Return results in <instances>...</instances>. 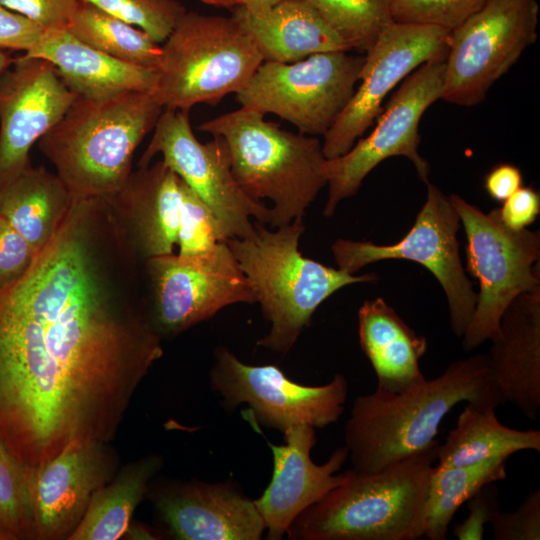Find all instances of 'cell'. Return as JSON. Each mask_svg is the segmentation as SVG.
I'll list each match as a JSON object with an SVG mask.
<instances>
[{
    "instance_id": "6da1fadb",
    "label": "cell",
    "mask_w": 540,
    "mask_h": 540,
    "mask_svg": "<svg viewBox=\"0 0 540 540\" xmlns=\"http://www.w3.org/2000/svg\"><path fill=\"white\" fill-rule=\"evenodd\" d=\"M137 248L106 196L64 222L0 292V441L29 473L93 421L162 353Z\"/></svg>"
},
{
    "instance_id": "7a4b0ae2",
    "label": "cell",
    "mask_w": 540,
    "mask_h": 540,
    "mask_svg": "<svg viewBox=\"0 0 540 540\" xmlns=\"http://www.w3.org/2000/svg\"><path fill=\"white\" fill-rule=\"evenodd\" d=\"M461 402L481 409L503 403L487 353L453 361L441 375L403 392L375 389L356 397L344 428L351 469L376 472L426 449Z\"/></svg>"
},
{
    "instance_id": "3957f363",
    "label": "cell",
    "mask_w": 540,
    "mask_h": 540,
    "mask_svg": "<svg viewBox=\"0 0 540 540\" xmlns=\"http://www.w3.org/2000/svg\"><path fill=\"white\" fill-rule=\"evenodd\" d=\"M440 442L379 471L348 470L344 482L303 511L290 540H417Z\"/></svg>"
},
{
    "instance_id": "277c9868",
    "label": "cell",
    "mask_w": 540,
    "mask_h": 540,
    "mask_svg": "<svg viewBox=\"0 0 540 540\" xmlns=\"http://www.w3.org/2000/svg\"><path fill=\"white\" fill-rule=\"evenodd\" d=\"M162 111L145 92L102 100L76 96L39 148L73 198L109 196L132 172L134 152Z\"/></svg>"
},
{
    "instance_id": "5b68a950",
    "label": "cell",
    "mask_w": 540,
    "mask_h": 540,
    "mask_svg": "<svg viewBox=\"0 0 540 540\" xmlns=\"http://www.w3.org/2000/svg\"><path fill=\"white\" fill-rule=\"evenodd\" d=\"M303 218L269 230L255 221L250 234L225 242L248 279L269 332L257 345L286 355L310 325L317 308L339 289L373 282L377 275L350 274L307 258L299 251Z\"/></svg>"
},
{
    "instance_id": "8992f818",
    "label": "cell",
    "mask_w": 540,
    "mask_h": 540,
    "mask_svg": "<svg viewBox=\"0 0 540 540\" xmlns=\"http://www.w3.org/2000/svg\"><path fill=\"white\" fill-rule=\"evenodd\" d=\"M199 129L225 140L232 173L250 198L272 201V228L303 218L327 185V159L314 136L283 130L244 107L203 122Z\"/></svg>"
},
{
    "instance_id": "52a82bcc",
    "label": "cell",
    "mask_w": 540,
    "mask_h": 540,
    "mask_svg": "<svg viewBox=\"0 0 540 540\" xmlns=\"http://www.w3.org/2000/svg\"><path fill=\"white\" fill-rule=\"evenodd\" d=\"M161 45L151 95L163 109L215 105L246 87L263 58L233 17L187 12Z\"/></svg>"
},
{
    "instance_id": "ba28073f",
    "label": "cell",
    "mask_w": 540,
    "mask_h": 540,
    "mask_svg": "<svg viewBox=\"0 0 540 540\" xmlns=\"http://www.w3.org/2000/svg\"><path fill=\"white\" fill-rule=\"evenodd\" d=\"M449 199L466 235V271L479 283L475 310L461 337L463 349L471 351L497 333L515 298L540 288V232L509 229L498 208L487 214L457 194Z\"/></svg>"
},
{
    "instance_id": "9c48e42d",
    "label": "cell",
    "mask_w": 540,
    "mask_h": 540,
    "mask_svg": "<svg viewBox=\"0 0 540 540\" xmlns=\"http://www.w3.org/2000/svg\"><path fill=\"white\" fill-rule=\"evenodd\" d=\"M363 62L364 56L348 51L293 63L263 61L236 99L241 107L279 116L299 133L324 135L352 97Z\"/></svg>"
},
{
    "instance_id": "30bf717a",
    "label": "cell",
    "mask_w": 540,
    "mask_h": 540,
    "mask_svg": "<svg viewBox=\"0 0 540 540\" xmlns=\"http://www.w3.org/2000/svg\"><path fill=\"white\" fill-rule=\"evenodd\" d=\"M427 198L409 232L397 243L377 245L371 241L337 239L331 246L337 268L355 274L381 260L406 259L429 270L443 288L450 326L461 338L473 316L477 293L460 257L457 233L460 217L446 196L429 181Z\"/></svg>"
},
{
    "instance_id": "8fae6325",
    "label": "cell",
    "mask_w": 540,
    "mask_h": 540,
    "mask_svg": "<svg viewBox=\"0 0 540 540\" xmlns=\"http://www.w3.org/2000/svg\"><path fill=\"white\" fill-rule=\"evenodd\" d=\"M537 0H490L449 33L442 100L474 106L537 39Z\"/></svg>"
},
{
    "instance_id": "7c38bea8",
    "label": "cell",
    "mask_w": 540,
    "mask_h": 540,
    "mask_svg": "<svg viewBox=\"0 0 540 540\" xmlns=\"http://www.w3.org/2000/svg\"><path fill=\"white\" fill-rule=\"evenodd\" d=\"M446 56L429 60L407 77L376 118V126L345 154L327 159L328 199L323 215L331 217L338 204L354 196L364 178L382 161L404 156L428 182L429 164L419 154V123L427 108L441 98Z\"/></svg>"
},
{
    "instance_id": "4fadbf2b",
    "label": "cell",
    "mask_w": 540,
    "mask_h": 540,
    "mask_svg": "<svg viewBox=\"0 0 540 540\" xmlns=\"http://www.w3.org/2000/svg\"><path fill=\"white\" fill-rule=\"evenodd\" d=\"M209 379L225 408L247 404L256 424L282 433L300 424L324 428L336 423L348 395L342 374L324 385H303L275 365L246 364L224 346L214 350Z\"/></svg>"
},
{
    "instance_id": "5bb4252c",
    "label": "cell",
    "mask_w": 540,
    "mask_h": 540,
    "mask_svg": "<svg viewBox=\"0 0 540 540\" xmlns=\"http://www.w3.org/2000/svg\"><path fill=\"white\" fill-rule=\"evenodd\" d=\"M152 138L138 162L149 165L156 154L210 207L224 241L251 233L253 219L270 222V208L250 198L237 183L225 140L215 136L201 143L194 135L189 111L163 109Z\"/></svg>"
},
{
    "instance_id": "9a60e30c",
    "label": "cell",
    "mask_w": 540,
    "mask_h": 540,
    "mask_svg": "<svg viewBox=\"0 0 540 540\" xmlns=\"http://www.w3.org/2000/svg\"><path fill=\"white\" fill-rule=\"evenodd\" d=\"M156 331L176 335L237 303H256L227 243L196 256L167 254L144 261Z\"/></svg>"
},
{
    "instance_id": "2e32d148",
    "label": "cell",
    "mask_w": 540,
    "mask_h": 540,
    "mask_svg": "<svg viewBox=\"0 0 540 540\" xmlns=\"http://www.w3.org/2000/svg\"><path fill=\"white\" fill-rule=\"evenodd\" d=\"M449 31L409 23L389 24L366 52L360 84L333 125L323 135L326 159L345 154L382 112L386 95L423 63L446 56Z\"/></svg>"
},
{
    "instance_id": "e0dca14e",
    "label": "cell",
    "mask_w": 540,
    "mask_h": 540,
    "mask_svg": "<svg viewBox=\"0 0 540 540\" xmlns=\"http://www.w3.org/2000/svg\"><path fill=\"white\" fill-rule=\"evenodd\" d=\"M76 98L54 65L24 55L0 76V188L31 165L29 152Z\"/></svg>"
},
{
    "instance_id": "ac0fdd59",
    "label": "cell",
    "mask_w": 540,
    "mask_h": 540,
    "mask_svg": "<svg viewBox=\"0 0 540 540\" xmlns=\"http://www.w3.org/2000/svg\"><path fill=\"white\" fill-rule=\"evenodd\" d=\"M283 435L284 444L268 443L273 456L272 477L263 493L254 500L268 540H280L303 511L348 476V470L339 473L348 459L345 445L336 448L326 462L316 464L311 458L316 444L315 427L295 425Z\"/></svg>"
},
{
    "instance_id": "d6986e66",
    "label": "cell",
    "mask_w": 540,
    "mask_h": 540,
    "mask_svg": "<svg viewBox=\"0 0 540 540\" xmlns=\"http://www.w3.org/2000/svg\"><path fill=\"white\" fill-rule=\"evenodd\" d=\"M156 510L180 540H259L266 531L254 503L231 481H194L155 494Z\"/></svg>"
},
{
    "instance_id": "ffe728a7",
    "label": "cell",
    "mask_w": 540,
    "mask_h": 540,
    "mask_svg": "<svg viewBox=\"0 0 540 540\" xmlns=\"http://www.w3.org/2000/svg\"><path fill=\"white\" fill-rule=\"evenodd\" d=\"M100 457L92 440L74 439L26 475L36 530L60 536L82 518L100 484Z\"/></svg>"
},
{
    "instance_id": "44dd1931",
    "label": "cell",
    "mask_w": 540,
    "mask_h": 540,
    "mask_svg": "<svg viewBox=\"0 0 540 540\" xmlns=\"http://www.w3.org/2000/svg\"><path fill=\"white\" fill-rule=\"evenodd\" d=\"M487 353L502 402L536 420L540 409V288L504 311Z\"/></svg>"
},
{
    "instance_id": "7402d4cb",
    "label": "cell",
    "mask_w": 540,
    "mask_h": 540,
    "mask_svg": "<svg viewBox=\"0 0 540 540\" xmlns=\"http://www.w3.org/2000/svg\"><path fill=\"white\" fill-rule=\"evenodd\" d=\"M182 179L161 159L132 171L107 196L143 261L174 253Z\"/></svg>"
},
{
    "instance_id": "603a6c76",
    "label": "cell",
    "mask_w": 540,
    "mask_h": 540,
    "mask_svg": "<svg viewBox=\"0 0 540 540\" xmlns=\"http://www.w3.org/2000/svg\"><path fill=\"white\" fill-rule=\"evenodd\" d=\"M26 57L43 58L56 68L65 85L78 97L102 100L127 92L152 93L157 70L106 55L67 29L45 30Z\"/></svg>"
},
{
    "instance_id": "cb8c5ba5",
    "label": "cell",
    "mask_w": 540,
    "mask_h": 540,
    "mask_svg": "<svg viewBox=\"0 0 540 540\" xmlns=\"http://www.w3.org/2000/svg\"><path fill=\"white\" fill-rule=\"evenodd\" d=\"M360 346L377 377V388L399 393L425 380L419 366L427 340L418 335L383 298L358 310Z\"/></svg>"
},
{
    "instance_id": "d4e9b609",
    "label": "cell",
    "mask_w": 540,
    "mask_h": 540,
    "mask_svg": "<svg viewBox=\"0 0 540 540\" xmlns=\"http://www.w3.org/2000/svg\"><path fill=\"white\" fill-rule=\"evenodd\" d=\"M232 17L250 35L263 61L293 63L351 47L303 0H282L264 17L236 6Z\"/></svg>"
},
{
    "instance_id": "484cf974",
    "label": "cell",
    "mask_w": 540,
    "mask_h": 540,
    "mask_svg": "<svg viewBox=\"0 0 540 540\" xmlns=\"http://www.w3.org/2000/svg\"><path fill=\"white\" fill-rule=\"evenodd\" d=\"M73 200L56 173L30 165L0 188V217L38 252L62 225Z\"/></svg>"
},
{
    "instance_id": "4316f807",
    "label": "cell",
    "mask_w": 540,
    "mask_h": 540,
    "mask_svg": "<svg viewBox=\"0 0 540 540\" xmlns=\"http://www.w3.org/2000/svg\"><path fill=\"white\" fill-rule=\"evenodd\" d=\"M532 450L540 452L539 430H518L502 424L495 409H481L467 403L454 429L443 444L437 459L439 466H465L496 457Z\"/></svg>"
},
{
    "instance_id": "83f0119b",
    "label": "cell",
    "mask_w": 540,
    "mask_h": 540,
    "mask_svg": "<svg viewBox=\"0 0 540 540\" xmlns=\"http://www.w3.org/2000/svg\"><path fill=\"white\" fill-rule=\"evenodd\" d=\"M160 465V458H146L122 473L109 486L95 491L69 539L115 540L123 536L149 480Z\"/></svg>"
},
{
    "instance_id": "f1b7e54d",
    "label": "cell",
    "mask_w": 540,
    "mask_h": 540,
    "mask_svg": "<svg viewBox=\"0 0 540 540\" xmlns=\"http://www.w3.org/2000/svg\"><path fill=\"white\" fill-rule=\"evenodd\" d=\"M508 459L496 457L465 466L434 465L425 508L424 537L445 540L458 508L484 485L507 477Z\"/></svg>"
},
{
    "instance_id": "f546056e",
    "label": "cell",
    "mask_w": 540,
    "mask_h": 540,
    "mask_svg": "<svg viewBox=\"0 0 540 540\" xmlns=\"http://www.w3.org/2000/svg\"><path fill=\"white\" fill-rule=\"evenodd\" d=\"M66 29L83 43L106 55L157 70L161 45L138 27L92 4L78 1Z\"/></svg>"
},
{
    "instance_id": "4dcf8cb0",
    "label": "cell",
    "mask_w": 540,
    "mask_h": 540,
    "mask_svg": "<svg viewBox=\"0 0 540 540\" xmlns=\"http://www.w3.org/2000/svg\"><path fill=\"white\" fill-rule=\"evenodd\" d=\"M351 47L367 52L391 24L393 0H303Z\"/></svg>"
},
{
    "instance_id": "1f68e13d",
    "label": "cell",
    "mask_w": 540,
    "mask_h": 540,
    "mask_svg": "<svg viewBox=\"0 0 540 540\" xmlns=\"http://www.w3.org/2000/svg\"><path fill=\"white\" fill-rule=\"evenodd\" d=\"M99 9L143 30L162 43L186 13L177 0H77Z\"/></svg>"
},
{
    "instance_id": "d6a6232c",
    "label": "cell",
    "mask_w": 540,
    "mask_h": 540,
    "mask_svg": "<svg viewBox=\"0 0 540 540\" xmlns=\"http://www.w3.org/2000/svg\"><path fill=\"white\" fill-rule=\"evenodd\" d=\"M224 238L210 207L182 181L177 244L179 255L196 256L212 251Z\"/></svg>"
},
{
    "instance_id": "836d02e7",
    "label": "cell",
    "mask_w": 540,
    "mask_h": 540,
    "mask_svg": "<svg viewBox=\"0 0 540 540\" xmlns=\"http://www.w3.org/2000/svg\"><path fill=\"white\" fill-rule=\"evenodd\" d=\"M33 524L25 474L0 441V526L17 538Z\"/></svg>"
},
{
    "instance_id": "e575fe53",
    "label": "cell",
    "mask_w": 540,
    "mask_h": 540,
    "mask_svg": "<svg viewBox=\"0 0 540 540\" xmlns=\"http://www.w3.org/2000/svg\"><path fill=\"white\" fill-rule=\"evenodd\" d=\"M490 0H393L391 18L396 23L431 25L451 32Z\"/></svg>"
},
{
    "instance_id": "d590c367",
    "label": "cell",
    "mask_w": 540,
    "mask_h": 540,
    "mask_svg": "<svg viewBox=\"0 0 540 540\" xmlns=\"http://www.w3.org/2000/svg\"><path fill=\"white\" fill-rule=\"evenodd\" d=\"M491 525L495 540H539L540 489L529 492L514 511H500Z\"/></svg>"
},
{
    "instance_id": "8d00e7d4",
    "label": "cell",
    "mask_w": 540,
    "mask_h": 540,
    "mask_svg": "<svg viewBox=\"0 0 540 540\" xmlns=\"http://www.w3.org/2000/svg\"><path fill=\"white\" fill-rule=\"evenodd\" d=\"M37 253L23 236L0 217V292L23 277Z\"/></svg>"
},
{
    "instance_id": "74e56055",
    "label": "cell",
    "mask_w": 540,
    "mask_h": 540,
    "mask_svg": "<svg viewBox=\"0 0 540 540\" xmlns=\"http://www.w3.org/2000/svg\"><path fill=\"white\" fill-rule=\"evenodd\" d=\"M468 516L453 527L458 540H482L485 526L500 512L499 490L494 483L481 487L467 501Z\"/></svg>"
},
{
    "instance_id": "f35d334b",
    "label": "cell",
    "mask_w": 540,
    "mask_h": 540,
    "mask_svg": "<svg viewBox=\"0 0 540 540\" xmlns=\"http://www.w3.org/2000/svg\"><path fill=\"white\" fill-rule=\"evenodd\" d=\"M4 7L38 24L44 30L66 29L77 0H0Z\"/></svg>"
},
{
    "instance_id": "ab89813d",
    "label": "cell",
    "mask_w": 540,
    "mask_h": 540,
    "mask_svg": "<svg viewBox=\"0 0 540 540\" xmlns=\"http://www.w3.org/2000/svg\"><path fill=\"white\" fill-rule=\"evenodd\" d=\"M45 30L27 17L0 4V49L32 50Z\"/></svg>"
},
{
    "instance_id": "60d3db41",
    "label": "cell",
    "mask_w": 540,
    "mask_h": 540,
    "mask_svg": "<svg viewBox=\"0 0 540 540\" xmlns=\"http://www.w3.org/2000/svg\"><path fill=\"white\" fill-rule=\"evenodd\" d=\"M503 224L511 230L527 228L540 213V195L531 187H520L498 208Z\"/></svg>"
},
{
    "instance_id": "b9f144b4",
    "label": "cell",
    "mask_w": 540,
    "mask_h": 540,
    "mask_svg": "<svg viewBox=\"0 0 540 540\" xmlns=\"http://www.w3.org/2000/svg\"><path fill=\"white\" fill-rule=\"evenodd\" d=\"M521 170L513 164L502 163L494 166L484 178L487 194L496 201L503 202L522 187Z\"/></svg>"
},
{
    "instance_id": "7bdbcfd3",
    "label": "cell",
    "mask_w": 540,
    "mask_h": 540,
    "mask_svg": "<svg viewBox=\"0 0 540 540\" xmlns=\"http://www.w3.org/2000/svg\"><path fill=\"white\" fill-rule=\"evenodd\" d=\"M282 0H239V5L255 17H264Z\"/></svg>"
},
{
    "instance_id": "ee69618b",
    "label": "cell",
    "mask_w": 540,
    "mask_h": 540,
    "mask_svg": "<svg viewBox=\"0 0 540 540\" xmlns=\"http://www.w3.org/2000/svg\"><path fill=\"white\" fill-rule=\"evenodd\" d=\"M125 534L131 539H154L153 535L145 528L139 526L128 527Z\"/></svg>"
},
{
    "instance_id": "f6af8a7d",
    "label": "cell",
    "mask_w": 540,
    "mask_h": 540,
    "mask_svg": "<svg viewBox=\"0 0 540 540\" xmlns=\"http://www.w3.org/2000/svg\"><path fill=\"white\" fill-rule=\"evenodd\" d=\"M202 2L218 7L232 8L239 5V0H201Z\"/></svg>"
},
{
    "instance_id": "bcb514c9",
    "label": "cell",
    "mask_w": 540,
    "mask_h": 540,
    "mask_svg": "<svg viewBox=\"0 0 540 540\" xmlns=\"http://www.w3.org/2000/svg\"><path fill=\"white\" fill-rule=\"evenodd\" d=\"M10 54L0 49V76L14 62Z\"/></svg>"
},
{
    "instance_id": "7dc6e473",
    "label": "cell",
    "mask_w": 540,
    "mask_h": 540,
    "mask_svg": "<svg viewBox=\"0 0 540 540\" xmlns=\"http://www.w3.org/2000/svg\"><path fill=\"white\" fill-rule=\"evenodd\" d=\"M15 539V537L0 527V540Z\"/></svg>"
},
{
    "instance_id": "c3c4849f",
    "label": "cell",
    "mask_w": 540,
    "mask_h": 540,
    "mask_svg": "<svg viewBox=\"0 0 540 540\" xmlns=\"http://www.w3.org/2000/svg\"><path fill=\"white\" fill-rule=\"evenodd\" d=\"M1 527V526H0ZM2 528V527H1Z\"/></svg>"
}]
</instances>
